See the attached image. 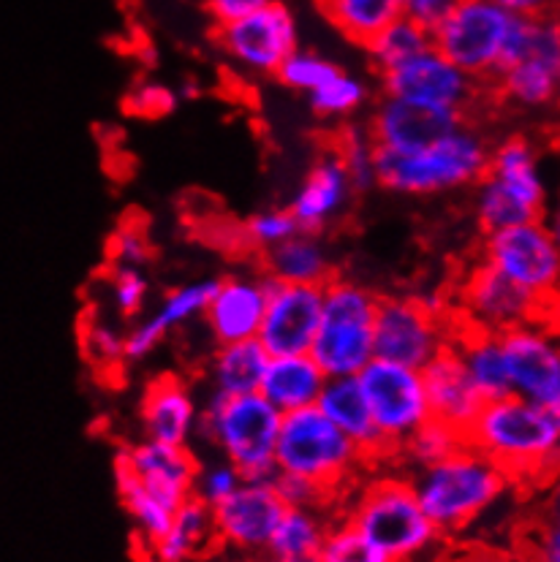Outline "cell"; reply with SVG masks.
<instances>
[{
	"instance_id": "cell-41",
	"label": "cell",
	"mask_w": 560,
	"mask_h": 562,
	"mask_svg": "<svg viewBox=\"0 0 560 562\" xmlns=\"http://www.w3.org/2000/svg\"><path fill=\"white\" fill-rule=\"evenodd\" d=\"M466 443V435L460 429L449 427V424L438 422V418H427L414 435L403 443V449L397 454H403L414 468H422V464H430L444 460V457L451 454L457 446Z\"/></svg>"
},
{
	"instance_id": "cell-50",
	"label": "cell",
	"mask_w": 560,
	"mask_h": 562,
	"mask_svg": "<svg viewBox=\"0 0 560 562\" xmlns=\"http://www.w3.org/2000/svg\"><path fill=\"white\" fill-rule=\"evenodd\" d=\"M455 3L457 0H403V14L433 31L455 9Z\"/></svg>"
},
{
	"instance_id": "cell-39",
	"label": "cell",
	"mask_w": 560,
	"mask_h": 562,
	"mask_svg": "<svg viewBox=\"0 0 560 562\" xmlns=\"http://www.w3.org/2000/svg\"><path fill=\"white\" fill-rule=\"evenodd\" d=\"M333 150L346 166L354 191H370L379 186L376 182V142L365 125H346L335 139Z\"/></svg>"
},
{
	"instance_id": "cell-10",
	"label": "cell",
	"mask_w": 560,
	"mask_h": 562,
	"mask_svg": "<svg viewBox=\"0 0 560 562\" xmlns=\"http://www.w3.org/2000/svg\"><path fill=\"white\" fill-rule=\"evenodd\" d=\"M482 261L499 269L517 289L556 307L560 283V248L545 221H528L501 228L484 239Z\"/></svg>"
},
{
	"instance_id": "cell-18",
	"label": "cell",
	"mask_w": 560,
	"mask_h": 562,
	"mask_svg": "<svg viewBox=\"0 0 560 562\" xmlns=\"http://www.w3.org/2000/svg\"><path fill=\"white\" fill-rule=\"evenodd\" d=\"M560 85V27L552 16H536L528 57L508 66L493 79L506 101L525 109L550 106Z\"/></svg>"
},
{
	"instance_id": "cell-44",
	"label": "cell",
	"mask_w": 560,
	"mask_h": 562,
	"mask_svg": "<svg viewBox=\"0 0 560 562\" xmlns=\"http://www.w3.org/2000/svg\"><path fill=\"white\" fill-rule=\"evenodd\" d=\"M107 258H110V267L145 269V263H150L153 258V243L147 237L145 223L136 221V217L120 221L110 243H107Z\"/></svg>"
},
{
	"instance_id": "cell-40",
	"label": "cell",
	"mask_w": 560,
	"mask_h": 562,
	"mask_svg": "<svg viewBox=\"0 0 560 562\" xmlns=\"http://www.w3.org/2000/svg\"><path fill=\"white\" fill-rule=\"evenodd\" d=\"M316 562H394L384 549L376 547L365 532L348 519L327 527L322 547L316 552Z\"/></svg>"
},
{
	"instance_id": "cell-19",
	"label": "cell",
	"mask_w": 560,
	"mask_h": 562,
	"mask_svg": "<svg viewBox=\"0 0 560 562\" xmlns=\"http://www.w3.org/2000/svg\"><path fill=\"white\" fill-rule=\"evenodd\" d=\"M462 123H466V114L455 112V109L384 95L376 106L368 131L373 136L376 147L411 153L433 145L441 136H447L449 131L460 128Z\"/></svg>"
},
{
	"instance_id": "cell-4",
	"label": "cell",
	"mask_w": 560,
	"mask_h": 562,
	"mask_svg": "<svg viewBox=\"0 0 560 562\" xmlns=\"http://www.w3.org/2000/svg\"><path fill=\"white\" fill-rule=\"evenodd\" d=\"M280 413L259 392L226 397L210 392L199 411V432L215 443L245 481H272L276 475V443Z\"/></svg>"
},
{
	"instance_id": "cell-29",
	"label": "cell",
	"mask_w": 560,
	"mask_h": 562,
	"mask_svg": "<svg viewBox=\"0 0 560 562\" xmlns=\"http://www.w3.org/2000/svg\"><path fill=\"white\" fill-rule=\"evenodd\" d=\"M215 543L213 508L188 497L171 512L167 530L147 547L153 562H197Z\"/></svg>"
},
{
	"instance_id": "cell-51",
	"label": "cell",
	"mask_w": 560,
	"mask_h": 562,
	"mask_svg": "<svg viewBox=\"0 0 560 562\" xmlns=\"http://www.w3.org/2000/svg\"><path fill=\"white\" fill-rule=\"evenodd\" d=\"M270 3H278V0H208V14L213 16L215 25H226V22L239 20V16Z\"/></svg>"
},
{
	"instance_id": "cell-20",
	"label": "cell",
	"mask_w": 560,
	"mask_h": 562,
	"mask_svg": "<svg viewBox=\"0 0 560 562\" xmlns=\"http://www.w3.org/2000/svg\"><path fill=\"white\" fill-rule=\"evenodd\" d=\"M117 457L128 464L136 484L169 512L193 497L199 460L188 446H169L145 438L142 443L120 446Z\"/></svg>"
},
{
	"instance_id": "cell-21",
	"label": "cell",
	"mask_w": 560,
	"mask_h": 562,
	"mask_svg": "<svg viewBox=\"0 0 560 562\" xmlns=\"http://www.w3.org/2000/svg\"><path fill=\"white\" fill-rule=\"evenodd\" d=\"M267 285L270 280L265 274H234V278L215 280L202 318L208 321L210 335L219 346L256 340L267 310Z\"/></svg>"
},
{
	"instance_id": "cell-34",
	"label": "cell",
	"mask_w": 560,
	"mask_h": 562,
	"mask_svg": "<svg viewBox=\"0 0 560 562\" xmlns=\"http://www.w3.org/2000/svg\"><path fill=\"white\" fill-rule=\"evenodd\" d=\"M322 11L343 36L365 47L376 33L403 14V0H329Z\"/></svg>"
},
{
	"instance_id": "cell-49",
	"label": "cell",
	"mask_w": 560,
	"mask_h": 562,
	"mask_svg": "<svg viewBox=\"0 0 560 562\" xmlns=\"http://www.w3.org/2000/svg\"><path fill=\"white\" fill-rule=\"evenodd\" d=\"M270 484L285 508H322L329 501L327 492L313 484L311 479H305V475L276 470Z\"/></svg>"
},
{
	"instance_id": "cell-26",
	"label": "cell",
	"mask_w": 560,
	"mask_h": 562,
	"mask_svg": "<svg viewBox=\"0 0 560 562\" xmlns=\"http://www.w3.org/2000/svg\"><path fill=\"white\" fill-rule=\"evenodd\" d=\"M316 408L340 429L346 438H351L359 446L368 462L390 457L387 451L384 438L376 429L373 416H370L368 400H365L362 386H359L357 375H343V378H327L322 394L316 400Z\"/></svg>"
},
{
	"instance_id": "cell-13",
	"label": "cell",
	"mask_w": 560,
	"mask_h": 562,
	"mask_svg": "<svg viewBox=\"0 0 560 562\" xmlns=\"http://www.w3.org/2000/svg\"><path fill=\"white\" fill-rule=\"evenodd\" d=\"M215 38L234 66L276 77L280 63L300 47V27L289 3L278 0L226 25H215Z\"/></svg>"
},
{
	"instance_id": "cell-17",
	"label": "cell",
	"mask_w": 560,
	"mask_h": 562,
	"mask_svg": "<svg viewBox=\"0 0 560 562\" xmlns=\"http://www.w3.org/2000/svg\"><path fill=\"white\" fill-rule=\"evenodd\" d=\"M381 85H384V95L433 103V106L455 109L462 114L482 88L433 47L411 57L403 66L381 74Z\"/></svg>"
},
{
	"instance_id": "cell-5",
	"label": "cell",
	"mask_w": 560,
	"mask_h": 562,
	"mask_svg": "<svg viewBox=\"0 0 560 562\" xmlns=\"http://www.w3.org/2000/svg\"><path fill=\"white\" fill-rule=\"evenodd\" d=\"M346 519L376 547L384 549L394 562L416 560L441 538L422 512L411 479L403 475H381L368 481L354 497Z\"/></svg>"
},
{
	"instance_id": "cell-57",
	"label": "cell",
	"mask_w": 560,
	"mask_h": 562,
	"mask_svg": "<svg viewBox=\"0 0 560 562\" xmlns=\"http://www.w3.org/2000/svg\"><path fill=\"white\" fill-rule=\"evenodd\" d=\"M316 3H318V5H324V3H329V0H316Z\"/></svg>"
},
{
	"instance_id": "cell-56",
	"label": "cell",
	"mask_w": 560,
	"mask_h": 562,
	"mask_svg": "<svg viewBox=\"0 0 560 562\" xmlns=\"http://www.w3.org/2000/svg\"><path fill=\"white\" fill-rule=\"evenodd\" d=\"M270 562H316V558H305V560H278V558H270Z\"/></svg>"
},
{
	"instance_id": "cell-3",
	"label": "cell",
	"mask_w": 560,
	"mask_h": 562,
	"mask_svg": "<svg viewBox=\"0 0 560 562\" xmlns=\"http://www.w3.org/2000/svg\"><path fill=\"white\" fill-rule=\"evenodd\" d=\"M488 160L490 147L477 131L462 123L422 150L397 153L376 147V182L387 191L408 196L455 191L482 180Z\"/></svg>"
},
{
	"instance_id": "cell-53",
	"label": "cell",
	"mask_w": 560,
	"mask_h": 562,
	"mask_svg": "<svg viewBox=\"0 0 560 562\" xmlns=\"http://www.w3.org/2000/svg\"><path fill=\"white\" fill-rule=\"evenodd\" d=\"M493 3L517 16H550L556 9V0H493Z\"/></svg>"
},
{
	"instance_id": "cell-47",
	"label": "cell",
	"mask_w": 560,
	"mask_h": 562,
	"mask_svg": "<svg viewBox=\"0 0 560 562\" xmlns=\"http://www.w3.org/2000/svg\"><path fill=\"white\" fill-rule=\"evenodd\" d=\"M239 484H243V475L228 460L199 464L197 481H193V497L213 508L221 501H226Z\"/></svg>"
},
{
	"instance_id": "cell-54",
	"label": "cell",
	"mask_w": 560,
	"mask_h": 562,
	"mask_svg": "<svg viewBox=\"0 0 560 562\" xmlns=\"http://www.w3.org/2000/svg\"><path fill=\"white\" fill-rule=\"evenodd\" d=\"M455 562H525L514 554L506 552H493V549H471V552H462Z\"/></svg>"
},
{
	"instance_id": "cell-6",
	"label": "cell",
	"mask_w": 560,
	"mask_h": 562,
	"mask_svg": "<svg viewBox=\"0 0 560 562\" xmlns=\"http://www.w3.org/2000/svg\"><path fill=\"white\" fill-rule=\"evenodd\" d=\"M368 462L351 438L340 432L316 405L283 413L276 443V468L296 473L322 486L329 497L348 484Z\"/></svg>"
},
{
	"instance_id": "cell-27",
	"label": "cell",
	"mask_w": 560,
	"mask_h": 562,
	"mask_svg": "<svg viewBox=\"0 0 560 562\" xmlns=\"http://www.w3.org/2000/svg\"><path fill=\"white\" fill-rule=\"evenodd\" d=\"M451 348L457 351L468 381L473 383V389H477L484 403H493V400L512 394L504 348H501V335L455 324Z\"/></svg>"
},
{
	"instance_id": "cell-9",
	"label": "cell",
	"mask_w": 560,
	"mask_h": 562,
	"mask_svg": "<svg viewBox=\"0 0 560 562\" xmlns=\"http://www.w3.org/2000/svg\"><path fill=\"white\" fill-rule=\"evenodd\" d=\"M455 318L433 313L419 296H379L373 321V359L422 370L451 342Z\"/></svg>"
},
{
	"instance_id": "cell-32",
	"label": "cell",
	"mask_w": 560,
	"mask_h": 562,
	"mask_svg": "<svg viewBox=\"0 0 560 562\" xmlns=\"http://www.w3.org/2000/svg\"><path fill=\"white\" fill-rule=\"evenodd\" d=\"M270 353L259 340L224 342L210 361V392L239 397V394L259 392Z\"/></svg>"
},
{
	"instance_id": "cell-25",
	"label": "cell",
	"mask_w": 560,
	"mask_h": 562,
	"mask_svg": "<svg viewBox=\"0 0 560 562\" xmlns=\"http://www.w3.org/2000/svg\"><path fill=\"white\" fill-rule=\"evenodd\" d=\"M419 372L422 383H425L427 405H430V418H438V422L449 424V427L460 429L466 435L477 413L482 411L484 400L479 397L473 383L468 381L462 361L451 348V342L427 361Z\"/></svg>"
},
{
	"instance_id": "cell-52",
	"label": "cell",
	"mask_w": 560,
	"mask_h": 562,
	"mask_svg": "<svg viewBox=\"0 0 560 562\" xmlns=\"http://www.w3.org/2000/svg\"><path fill=\"white\" fill-rule=\"evenodd\" d=\"M530 562H560L558 521H547L530 543Z\"/></svg>"
},
{
	"instance_id": "cell-14",
	"label": "cell",
	"mask_w": 560,
	"mask_h": 562,
	"mask_svg": "<svg viewBox=\"0 0 560 562\" xmlns=\"http://www.w3.org/2000/svg\"><path fill=\"white\" fill-rule=\"evenodd\" d=\"M501 348L512 394L560 411V348L550 321H528L501 331Z\"/></svg>"
},
{
	"instance_id": "cell-24",
	"label": "cell",
	"mask_w": 560,
	"mask_h": 562,
	"mask_svg": "<svg viewBox=\"0 0 560 562\" xmlns=\"http://www.w3.org/2000/svg\"><path fill=\"white\" fill-rule=\"evenodd\" d=\"M213 289L215 280H193V283L180 285V289H171L147 318H142L139 324L128 329V335H125V361L147 359L171 331L202 318Z\"/></svg>"
},
{
	"instance_id": "cell-30",
	"label": "cell",
	"mask_w": 560,
	"mask_h": 562,
	"mask_svg": "<svg viewBox=\"0 0 560 562\" xmlns=\"http://www.w3.org/2000/svg\"><path fill=\"white\" fill-rule=\"evenodd\" d=\"M493 182H499L506 193H512L517 202L530 206L534 212H545V180L539 171V155L536 147L523 136H512V139L501 142L495 150H490L488 171Z\"/></svg>"
},
{
	"instance_id": "cell-28",
	"label": "cell",
	"mask_w": 560,
	"mask_h": 562,
	"mask_svg": "<svg viewBox=\"0 0 560 562\" xmlns=\"http://www.w3.org/2000/svg\"><path fill=\"white\" fill-rule=\"evenodd\" d=\"M327 375L313 361L311 353H291V357H270L259 394L280 413H291L316 405Z\"/></svg>"
},
{
	"instance_id": "cell-48",
	"label": "cell",
	"mask_w": 560,
	"mask_h": 562,
	"mask_svg": "<svg viewBox=\"0 0 560 562\" xmlns=\"http://www.w3.org/2000/svg\"><path fill=\"white\" fill-rule=\"evenodd\" d=\"M180 95L177 90H171L169 85L153 82V79H142L131 88V93L125 95V109L136 117H167L177 109Z\"/></svg>"
},
{
	"instance_id": "cell-46",
	"label": "cell",
	"mask_w": 560,
	"mask_h": 562,
	"mask_svg": "<svg viewBox=\"0 0 560 562\" xmlns=\"http://www.w3.org/2000/svg\"><path fill=\"white\" fill-rule=\"evenodd\" d=\"M300 232L296 226L294 215L289 210H265V212H256L254 217L243 223V234H245V243L256 250H270L276 245L285 243L289 237Z\"/></svg>"
},
{
	"instance_id": "cell-16",
	"label": "cell",
	"mask_w": 560,
	"mask_h": 562,
	"mask_svg": "<svg viewBox=\"0 0 560 562\" xmlns=\"http://www.w3.org/2000/svg\"><path fill=\"white\" fill-rule=\"evenodd\" d=\"M285 506L270 481H245L219 506H213L215 543L234 554L267 552L272 530Z\"/></svg>"
},
{
	"instance_id": "cell-36",
	"label": "cell",
	"mask_w": 560,
	"mask_h": 562,
	"mask_svg": "<svg viewBox=\"0 0 560 562\" xmlns=\"http://www.w3.org/2000/svg\"><path fill=\"white\" fill-rule=\"evenodd\" d=\"M112 470H114V486H117L120 503H123V508L128 512L131 521H134L136 538H139L142 547L147 549L158 536H161L164 530H167L171 512L167 506H161L158 501H153V497L147 495L139 484H136V479H134V473L128 470V464L120 460L117 454H114Z\"/></svg>"
},
{
	"instance_id": "cell-1",
	"label": "cell",
	"mask_w": 560,
	"mask_h": 562,
	"mask_svg": "<svg viewBox=\"0 0 560 562\" xmlns=\"http://www.w3.org/2000/svg\"><path fill=\"white\" fill-rule=\"evenodd\" d=\"M466 443L490 457L512 481L550 479L558 468L560 411L508 394L484 403Z\"/></svg>"
},
{
	"instance_id": "cell-31",
	"label": "cell",
	"mask_w": 560,
	"mask_h": 562,
	"mask_svg": "<svg viewBox=\"0 0 560 562\" xmlns=\"http://www.w3.org/2000/svg\"><path fill=\"white\" fill-rule=\"evenodd\" d=\"M265 274L276 283L291 285H324L335 278L327 248L318 243L316 234L296 232L285 243L265 250Z\"/></svg>"
},
{
	"instance_id": "cell-42",
	"label": "cell",
	"mask_w": 560,
	"mask_h": 562,
	"mask_svg": "<svg viewBox=\"0 0 560 562\" xmlns=\"http://www.w3.org/2000/svg\"><path fill=\"white\" fill-rule=\"evenodd\" d=\"M337 71H340L337 63L327 60V57H322L318 52L296 47L283 63H280L276 77L285 85V88L311 95L313 90L327 85Z\"/></svg>"
},
{
	"instance_id": "cell-23",
	"label": "cell",
	"mask_w": 560,
	"mask_h": 562,
	"mask_svg": "<svg viewBox=\"0 0 560 562\" xmlns=\"http://www.w3.org/2000/svg\"><path fill=\"white\" fill-rule=\"evenodd\" d=\"M147 440L188 446L199 432V405L188 383L177 375H161L147 383L139 405Z\"/></svg>"
},
{
	"instance_id": "cell-2",
	"label": "cell",
	"mask_w": 560,
	"mask_h": 562,
	"mask_svg": "<svg viewBox=\"0 0 560 562\" xmlns=\"http://www.w3.org/2000/svg\"><path fill=\"white\" fill-rule=\"evenodd\" d=\"M512 479L471 443L457 446L444 460L416 468L411 486L422 512L441 536L471 527L504 497Z\"/></svg>"
},
{
	"instance_id": "cell-33",
	"label": "cell",
	"mask_w": 560,
	"mask_h": 562,
	"mask_svg": "<svg viewBox=\"0 0 560 562\" xmlns=\"http://www.w3.org/2000/svg\"><path fill=\"white\" fill-rule=\"evenodd\" d=\"M327 527L318 508H285L267 543V554L278 560L316 558Z\"/></svg>"
},
{
	"instance_id": "cell-38",
	"label": "cell",
	"mask_w": 560,
	"mask_h": 562,
	"mask_svg": "<svg viewBox=\"0 0 560 562\" xmlns=\"http://www.w3.org/2000/svg\"><path fill=\"white\" fill-rule=\"evenodd\" d=\"M539 212H534L530 206L506 193L499 182H493L490 177L479 180V193H477V221L482 226L484 234L501 232V228L519 226V223L539 221Z\"/></svg>"
},
{
	"instance_id": "cell-45",
	"label": "cell",
	"mask_w": 560,
	"mask_h": 562,
	"mask_svg": "<svg viewBox=\"0 0 560 562\" xmlns=\"http://www.w3.org/2000/svg\"><path fill=\"white\" fill-rule=\"evenodd\" d=\"M107 294L114 313L123 318H134L145 307L147 294H150V280L145 269L139 267H110L107 274Z\"/></svg>"
},
{
	"instance_id": "cell-11",
	"label": "cell",
	"mask_w": 560,
	"mask_h": 562,
	"mask_svg": "<svg viewBox=\"0 0 560 562\" xmlns=\"http://www.w3.org/2000/svg\"><path fill=\"white\" fill-rule=\"evenodd\" d=\"M357 381L368 400L376 429L384 438L390 457H394L403 449L405 440L430 418L422 372L394 364V361L370 359L359 370Z\"/></svg>"
},
{
	"instance_id": "cell-22",
	"label": "cell",
	"mask_w": 560,
	"mask_h": 562,
	"mask_svg": "<svg viewBox=\"0 0 560 562\" xmlns=\"http://www.w3.org/2000/svg\"><path fill=\"white\" fill-rule=\"evenodd\" d=\"M354 193L357 191L348 180L346 166L335 150H329L311 166L300 191L294 193L289 212L294 215L300 232L318 234L348 210Z\"/></svg>"
},
{
	"instance_id": "cell-7",
	"label": "cell",
	"mask_w": 560,
	"mask_h": 562,
	"mask_svg": "<svg viewBox=\"0 0 560 562\" xmlns=\"http://www.w3.org/2000/svg\"><path fill=\"white\" fill-rule=\"evenodd\" d=\"M379 296L351 280L324 283L322 321L311 357L327 378L359 375L373 359V321Z\"/></svg>"
},
{
	"instance_id": "cell-12",
	"label": "cell",
	"mask_w": 560,
	"mask_h": 562,
	"mask_svg": "<svg viewBox=\"0 0 560 562\" xmlns=\"http://www.w3.org/2000/svg\"><path fill=\"white\" fill-rule=\"evenodd\" d=\"M552 310L556 307L517 289L488 261H479L462 274V283L457 289V310H451V318L455 324L501 335L528 321H550Z\"/></svg>"
},
{
	"instance_id": "cell-43",
	"label": "cell",
	"mask_w": 560,
	"mask_h": 562,
	"mask_svg": "<svg viewBox=\"0 0 560 562\" xmlns=\"http://www.w3.org/2000/svg\"><path fill=\"white\" fill-rule=\"evenodd\" d=\"M368 101V88L359 77L337 71L327 85L311 93V106L318 117H348Z\"/></svg>"
},
{
	"instance_id": "cell-8",
	"label": "cell",
	"mask_w": 560,
	"mask_h": 562,
	"mask_svg": "<svg viewBox=\"0 0 560 562\" xmlns=\"http://www.w3.org/2000/svg\"><path fill=\"white\" fill-rule=\"evenodd\" d=\"M512 11L493 0H457L455 9L430 31L433 49L441 52L477 85H493L504 63Z\"/></svg>"
},
{
	"instance_id": "cell-35",
	"label": "cell",
	"mask_w": 560,
	"mask_h": 562,
	"mask_svg": "<svg viewBox=\"0 0 560 562\" xmlns=\"http://www.w3.org/2000/svg\"><path fill=\"white\" fill-rule=\"evenodd\" d=\"M433 47V38L427 27H422L419 22L408 20L405 14H400L397 20H392L384 31L376 33L365 49H368L370 60H373L376 71L387 74L392 68L403 66L411 57L422 55L425 49Z\"/></svg>"
},
{
	"instance_id": "cell-37",
	"label": "cell",
	"mask_w": 560,
	"mask_h": 562,
	"mask_svg": "<svg viewBox=\"0 0 560 562\" xmlns=\"http://www.w3.org/2000/svg\"><path fill=\"white\" fill-rule=\"evenodd\" d=\"M79 342L93 370L117 372L125 364V335H120L117 326L101 315V310H85L79 318Z\"/></svg>"
},
{
	"instance_id": "cell-55",
	"label": "cell",
	"mask_w": 560,
	"mask_h": 562,
	"mask_svg": "<svg viewBox=\"0 0 560 562\" xmlns=\"http://www.w3.org/2000/svg\"><path fill=\"white\" fill-rule=\"evenodd\" d=\"M197 562H254V560H248L245 558V554H204V558H199Z\"/></svg>"
},
{
	"instance_id": "cell-15",
	"label": "cell",
	"mask_w": 560,
	"mask_h": 562,
	"mask_svg": "<svg viewBox=\"0 0 560 562\" xmlns=\"http://www.w3.org/2000/svg\"><path fill=\"white\" fill-rule=\"evenodd\" d=\"M322 296L324 285H291L270 280L265 318L256 335L270 357L311 353L322 321Z\"/></svg>"
}]
</instances>
